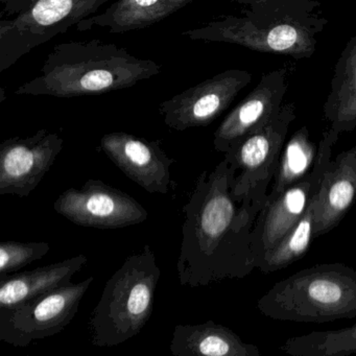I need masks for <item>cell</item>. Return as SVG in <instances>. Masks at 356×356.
Returning <instances> with one entry per match:
<instances>
[{
  "label": "cell",
  "mask_w": 356,
  "mask_h": 356,
  "mask_svg": "<svg viewBox=\"0 0 356 356\" xmlns=\"http://www.w3.org/2000/svg\"><path fill=\"white\" fill-rule=\"evenodd\" d=\"M36 1L37 0H0V3L3 7L1 17L5 15L8 17L19 15L22 12L30 9Z\"/></svg>",
  "instance_id": "24"
},
{
  "label": "cell",
  "mask_w": 356,
  "mask_h": 356,
  "mask_svg": "<svg viewBox=\"0 0 356 356\" xmlns=\"http://www.w3.org/2000/svg\"><path fill=\"white\" fill-rule=\"evenodd\" d=\"M356 201V145L331 160L314 197V239L337 228Z\"/></svg>",
  "instance_id": "15"
},
{
  "label": "cell",
  "mask_w": 356,
  "mask_h": 356,
  "mask_svg": "<svg viewBox=\"0 0 356 356\" xmlns=\"http://www.w3.org/2000/svg\"><path fill=\"white\" fill-rule=\"evenodd\" d=\"M161 270L149 245L127 258L106 283L89 320L91 343L115 347L141 332L153 314Z\"/></svg>",
  "instance_id": "5"
},
{
  "label": "cell",
  "mask_w": 356,
  "mask_h": 356,
  "mask_svg": "<svg viewBox=\"0 0 356 356\" xmlns=\"http://www.w3.org/2000/svg\"><path fill=\"white\" fill-rule=\"evenodd\" d=\"M95 277L70 283L37 296L15 307L0 308V341L16 348H26L62 332L79 312Z\"/></svg>",
  "instance_id": "7"
},
{
  "label": "cell",
  "mask_w": 356,
  "mask_h": 356,
  "mask_svg": "<svg viewBox=\"0 0 356 356\" xmlns=\"http://www.w3.org/2000/svg\"><path fill=\"white\" fill-rule=\"evenodd\" d=\"M251 81L247 70H225L162 102L158 110L164 124L172 130L207 127L228 109Z\"/></svg>",
  "instance_id": "11"
},
{
  "label": "cell",
  "mask_w": 356,
  "mask_h": 356,
  "mask_svg": "<svg viewBox=\"0 0 356 356\" xmlns=\"http://www.w3.org/2000/svg\"><path fill=\"white\" fill-rule=\"evenodd\" d=\"M54 209L72 224L97 229L126 228L145 222L149 216L134 197L95 179L81 188L62 193Z\"/></svg>",
  "instance_id": "10"
},
{
  "label": "cell",
  "mask_w": 356,
  "mask_h": 356,
  "mask_svg": "<svg viewBox=\"0 0 356 356\" xmlns=\"http://www.w3.org/2000/svg\"><path fill=\"white\" fill-rule=\"evenodd\" d=\"M296 118L295 104H283L266 126L248 135L225 154V159L236 172L233 189L237 195L268 197L289 126Z\"/></svg>",
  "instance_id": "9"
},
{
  "label": "cell",
  "mask_w": 356,
  "mask_h": 356,
  "mask_svg": "<svg viewBox=\"0 0 356 356\" xmlns=\"http://www.w3.org/2000/svg\"><path fill=\"white\" fill-rule=\"evenodd\" d=\"M88 262L85 255L74 256L63 261L33 270L0 277V308H11L37 296L70 284L72 277Z\"/></svg>",
  "instance_id": "18"
},
{
  "label": "cell",
  "mask_w": 356,
  "mask_h": 356,
  "mask_svg": "<svg viewBox=\"0 0 356 356\" xmlns=\"http://www.w3.org/2000/svg\"><path fill=\"white\" fill-rule=\"evenodd\" d=\"M195 0H116L99 15L83 20L78 32L104 29L110 34L143 30L163 22Z\"/></svg>",
  "instance_id": "16"
},
{
  "label": "cell",
  "mask_w": 356,
  "mask_h": 356,
  "mask_svg": "<svg viewBox=\"0 0 356 356\" xmlns=\"http://www.w3.org/2000/svg\"><path fill=\"white\" fill-rule=\"evenodd\" d=\"M60 134L37 131L15 136L0 145V195L28 197L37 188L63 149Z\"/></svg>",
  "instance_id": "12"
},
{
  "label": "cell",
  "mask_w": 356,
  "mask_h": 356,
  "mask_svg": "<svg viewBox=\"0 0 356 356\" xmlns=\"http://www.w3.org/2000/svg\"><path fill=\"white\" fill-rule=\"evenodd\" d=\"M175 356H259L257 346L245 343L232 329L207 321L175 327L170 345Z\"/></svg>",
  "instance_id": "17"
},
{
  "label": "cell",
  "mask_w": 356,
  "mask_h": 356,
  "mask_svg": "<svg viewBox=\"0 0 356 356\" xmlns=\"http://www.w3.org/2000/svg\"><path fill=\"white\" fill-rule=\"evenodd\" d=\"M339 133L329 129L318 143V155L312 172L297 184L289 187L273 200H266L253 229V251L256 268L264 255L299 222L320 187L328 168Z\"/></svg>",
  "instance_id": "8"
},
{
  "label": "cell",
  "mask_w": 356,
  "mask_h": 356,
  "mask_svg": "<svg viewBox=\"0 0 356 356\" xmlns=\"http://www.w3.org/2000/svg\"><path fill=\"white\" fill-rule=\"evenodd\" d=\"M264 316L296 323L356 318V270L345 264H316L275 283L257 302Z\"/></svg>",
  "instance_id": "4"
},
{
  "label": "cell",
  "mask_w": 356,
  "mask_h": 356,
  "mask_svg": "<svg viewBox=\"0 0 356 356\" xmlns=\"http://www.w3.org/2000/svg\"><path fill=\"white\" fill-rule=\"evenodd\" d=\"M325 118L335 132L356 129V33L348 41L335 64L330 91L323 107Z\"/></svg>",
  "instance_id": "19"
},
{
  "label": "cell",
  "mask_w": 356,
  "mask_h": 356,
  "mask_svg": "<svg viewBox=\"0 0 356 356\" xmlns=\"http://www.w3.org/2000/svg\"><path fill=\"white\" fill-rule=\"evenodd\" d=\"M99 147L116 168L147 193L166 195L174 186L170 168L176 160L168 157L161 141L112 132L102 137Z\"/></svg>",
  "instance_id": "13"
},
{
  "label": "cell",
  "mask_w": 356,
  "mask_h": 356,
  "mask_svg": "<svg viewBox=\"0 0 356 356\" xmlns=\"http://www.w3.org/2000/svg\"><path fill=\"white\" fill-rule=\"evenodd\" d=\"M111 0H37L14 18L0 22V72L55 37L78 26Z\"/></svg>",
  "instance_id": "6"
},
{
  "label": "cell",
  "mask_w": 356,
  "mask_h": 356,
  "mask_svg": "<svg viewBox=\"0 0 356 356\" xmlns=\"http://www.w3.org/2000/svg\"><path fill=\"white\" fill-rule=\"evenodd\" d=\"M238 14L220 15L182 33L191 40L231 43L258 53L310 59L328 24L320 0H229Z\"/></svg>",
  "instance_id": "2"
},
{
  "label": "cell",
  "mask_w": 356,
  "mask_h": 356,
  "mask_svg": "<svg viewBox=\"0 0 356 356\" xmlns=\"http://www.w3.org/2000/svg\"><path fill=\"white\" fill-rule=\"evenodd\" d=\"M162 72L153 60L99 39L55 45L40 72L15 91L17 95L59 99L99 95L131 88Z\"/></svg>",
  "instance_id": "3"
},
{
  "label": "cell",
  "mask_w": 356,
  "mask_h": 356,
  "mask_svg": "<svg viewBox=\"0 0 356 356\" xmlns=\"http://www.w3.org/2000/svg\"><path fill=\"white\" fill-rule=\"evenodd\" d=\"M314 197L299 222L264 255L258 268L260 272L270 274L282 270L306 255L314 239Z\"/></svg>",
  "instance_id": "22"
},
{
  "label": "cell",
  "mask_w": 356,
  "mask_h": 356,
  "mask_svg": "<svg viewBox=\"0 0 356 356\" xmlns=\"http://www.w3.org/2000/svg\"><path fill=\"white\" fill-rule=\"evenodd\" d=\"M286 76V68H279L261 76L257 86L216 129L213 135L216 151L226 154L248 135L266 126L280 111L289 88Z\"/></svg>",
  "instance_id": "14"
},
{
  "label": "cell",
  "mask_w": 356,
  "mask_h": 356,
  "mask_svg": "<svg viewBox=\"0 0 356 356\" xmlns=\"http://www.w3.org/2000/svg\"><path fill=\"white\" fill-rule=\"evenodd\" d=\"M318 149V145L310 140L307 127L296 131L281 152L272 189L266 200L275 199L285 189L303 180L314 168Z\"/></svg>",
  "instance_id": "20"
},
{
  "label": "cell",
  "mask_w": 356,
  "mask_h": 356,
  "mask_svg": "<svg viewBox=\"0 0 356 356\" xmlns=\"http://www.w3.org/2000/svg\"><path fill=\"white\" fill-rule=\"evenodd\" d=\"M279 349L293 356H345L356 353V323L337 330L289 337Z\"/></svg>",
  "instance_id": "21"
},
{
  "label": "cell",
  "mask_w": 356,
  "mask_h": 356,
  "mask_svg": "<svg viewBox=\"0 0 356 356\" xmlns=\"http://www.w3.org/2000/svg\"><path fill=\"white\" fill-rule=\"evenodd\" d=\"M236 172L226 159L204 172L183 206L182 243L177 261L181 285L207 286L241 279L256 268L253 229L266 197L234 193Z\"/></svg>",
  "instance_id": "1"
},
{
  "label": "cell",
  "mask_w": 356,
  "mask_h": 356,
  "mask_svg": "<svg viewBox=\"0 0 356 356\" xmlns=\"http://www.w3.org/2000/svg\"><path fill=\"white\" fill-rule=\"evenodd\" d=\"M51 250L49 243H19L3 241L0 243V275L14 274L36 260L42 259Z\"/></svg>",
  "instance_id": "23"
}]
</instances>
